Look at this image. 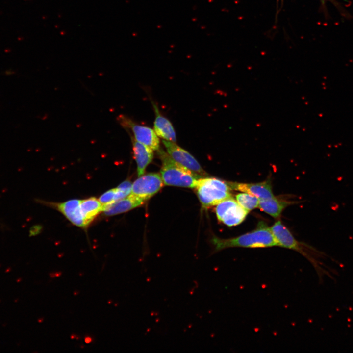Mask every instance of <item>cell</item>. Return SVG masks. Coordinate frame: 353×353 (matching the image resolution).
Here are the masks:
<instances>
[{"label": "cell", "mask_w": 353, "mask_h": 353, "mask_svg": "<svg viewBox=\"0 0 353 353\" xmlns=\"http://www.w3.org/2000/svg\"><path fill=\"white\" fill-rule=\"evenodd\" d=\"M80 204V200L75 199L54 204V205L72 224L79 227H85Z\"/></svg>", "instance_id": "11"}, {"label": "cell", "mask_w": 353, "mask_h": 353, "mask_svg": "<svg viewBox=\"0 0 353 353\" xmlns=\"http://www.w3.org/2000/svg\"><path fill=\"white\" fill-rule=\"evenodd\" d=\"M277 243L278 246L294 250L308 259L318 269V263L314 259L309 247L297 240L288 229L279 220L276 222L270 227Z\"/></svg>", "instance_id": "4"}, {"label": "cell", "mask_w": 353, "mask_h": 353, "mask_svg": "<svg viewBox=\"0 0 353 353\" xmlns=\"http://www.w3.org/2000/svg\"><path fill=\"white\" fill-rule=\"evenodd\" d=\"M291 202L277 197L259 199L258 207L263 211L275 218L279 217L283 210Z\"/></svg>", "instance_id": "14"}, {"label": "cell", "mask_w": 353, "mask_h": 353, "mask_svg": "<svg viewBox=\"0 0 353 353\" xmlns=\"http://www.w3.org/2000/svg\"><path fill=\"white\" fill-rule=\"evenodd\" d=\"M215 212L218 219L229 227L241 224L249 212L232 197L226 199L217 204Z\"/></svg>", "instance_id": "6"}, {"label": "cell", "mask_w": 353, "mask_h": 353, "mask_svg": "<svg viewBox=\"0 0 353 353\" xmlns=\"http://www.w3.org/2000/svg\"><path fill=\"white\" fill-rule=\"evenodd\" d=\"M162 143L167 153L175 161L202 176L207 175L194 157L176 142L163 140Z\"/></svg>", "instance_id": "8"}, {"label": "cell", "mask_w": 353, "mask_h": 353, "mask_svg": "<svg viewBox=\"0 0 353 353\" xmlns=\"http://www.w3.org/2000/svg\"><path fill=\"white\" fill-rule=\"evenodd\" d=\"M129 135L132 144L134 158L137 163L138 176L139 177L144 174L147 167L152 161L153 150L136 141L130 133Z\"/></svg>", "instance_id": "10"}, {"label": "cell", "mask_w": 353, "mask_h": 353, "mask_svg": "<svg viewBox=\"0 0 353 353\" xmlns=\"http://www.w3.org/2000/svg\"><path fill=\"white\" fill-rule=\"evenodd\" d=\"M211 242L214 252L232 247L259 248L278 246L271 228L263 221L259 222L256 228L252 231L228 239L214 237Z\"/></svg>", "instance_id": "1"}, {"label": "cell", "mask_w": 353, "mask_h": 353, "mask_svg": "<svg viewBox=\"0 0 353 353\" xmlns=\"http://www.w3.org/2000/svg\"><path fill=\"white\" fill-rule=\"evenodd\" d=\"M232 190L246 192L257 197L259 199H264L274 197L270 180L257 183H240L228 182Z\"/></svg>", "instance_id": "9"}, {"label": "cell", "mask_w": 353, "mask_h": 353, "mask_svg": "<svg viewBox=\"0 0 353 353\" xmlns=\"http://www.w3.org/2000/svg\"><path fill=\"white\" fill-rule=\"evenodd\" d=\"M132 184L129 180H126L121 183L117 188L121 190L127 195L131 193Z\"/></svg>", "instance_id": "18"}, {"label": "cell", "mask_w": 353, "mask_h": 353, "mask_svg": "<svg viewBox=\"0 0 353 353\" xmlns=\"http://www.w3.org/2000/svg\"><path fill=\"white\" fill-rule=\"evenodd\" d=\"M163 183L160 174L149 173L139 176L133 182L130 194L146 201L156 194Z\"/></svg>", "instance_id": "7"}, {"label": "cell", "mask_w": 353, "mask_h": 353, "mask_svg": "<svg viewBox=\"0 0 353 353\" xmlns=\"http://www.w3.org/2000/svg\"><path fill=\"white\" fill-rule=\"evenodd\" d=\"M116 188L109 190L103 193L99 200L103 206L109 205L116 202Z\"/></svg>", "instance_id": "17"}, {"label": "cell", "mask_w": 353, "mask_h": 353, "mask_svg": "<svg viewBox=\"0 0 353 353\" xmlns=\"http://www.w3.org/2000/svg\"><path fill=\"white\" fill-rule=\"evenodd\" d=\"M118 121L126 130H130L132 132V136L136 141L153 151L159 149L160 141L158 137L151 127L139 125L124 115L119 116Z\"/></svg>", "instance_id": "5"}, {"label": "cell", "mask_w": 353, "mask_h": 353, "mask_svg": "<svg viewBox=\"0 0 353 353\" xmlns=\"http://www.w3.org/2000/svg\"><path fill=\"white\" fill-rule=\"evenodd\" d=\"M152 105L155 114L153 126L155 133L163 140L176 142V132L171 122L160 114L156 104L152 103Z\"/></svg>", "instance_id": "12"}, {"label": "cell", "mask_w": 353, "mask_h": 353, "mask_svg": "<svg viewBox=\"0 0 353 353\" xmlns=\"http://www.w3.org/2000/svg\"><path fill=\"white\" fill-rule=\"evenodd\" d=\"M85 341L86 343H89L91 341V339L89 337H87L85 338Z\"/></svg>", "instance_id": "20"}, {"label": "cell", "mask_w": 353, "mask_h": 353, "mask_svg": "<svg viewBox=\"0 0 353 353\" xmlns=\"http://www.w3.org/2000/svg\"><path fill=\"white\" fill-rule=\"evenodd\" d=\"M197 195L204 208L216 205L222 201L232 197L228 182L213 177H201L195 188Z\"/></svg>", "instance_id": "3"}, {"label": "cell", "mask_w": 353, "mask_h": 353, "mask_svg": "<svg viewBox=\"0 0 353 353\" xmlns=\"http://www.w3.org/2000/svg\"><path fill=\"white\" fill-rule=\"evenodd\" d=\"M145 201L130 194L127 197L117 201L109 205L103 206V211L106 216H112L127 212L138 207Z\"/></svg>", "instance_id": "13"}, {"label": "cell", "mask_w": 353, "mask_h": 353, "mask_svg": "<svg viewBox=\"0 0 353 353\" xmlns=\"http://www.w3.org/2000/svg\"><path fill=\"white\" fill-rule=\"evenodd\" d=\"M320 0L321 1L323 5H325L326 2H327L328 1H330L332 3H333L335 6H336L337 7H339V4L334 0Z\"/></svg>", "instance_id": "19"}, {"label": "cell", "mask_w": 353, "mask_h": 353, "mask_svg": "<svg viewBox=\"0 0 353 353\" xmlns=\"http://www.w3.org/2000/svg\"><path fill=\"white\" fill-rule=\"evenodd\" d=\"M157 151L162 161L161 176L165 185L196 187L199 179L203 176L175 161L163 150L159 149Z\"/></svg>", "instance_id": "2"}, {"label": "cell", "mask_w": 353, "mask_h": 353, "mask_svg": "<svg viewBox=\"0 0 353 353\" xmlns=\"http://www.w3.org/2000/svg\"><path fill=\"white\" fill-rule=\"evenodd\" d=\"M235 198L237 202L249 212L259 206V199L250 194L239 193L236 195Z\"/></svg>", "instance_id": "16"}, {"label": "cell", "mask_w": 353, "mask_h": 353, "mask_svg": "<svg viewBox=\"0 0 353 353\" xmlns=\"http://www.w3.org/2000/svg\"><path fill=\"white\" fill-rule=\"evenodd\" d=\"M80 209L87 226L101 211L103 206L99 200L94 197L80 200Z\"/></svg>", "instance_id": "15"}]
</instances>
